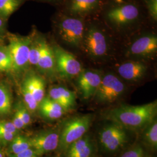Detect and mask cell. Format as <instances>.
<instances>
[{
  "label": "cell",
  "instance_id": "cell-1",
  "mask_svg": "<svg viewBox=\"0 0 157 157\" xmlns=\"http://www.w3.org/2000/svg\"><path fill=\"white\" fill-rule=\"evenodd\" d=\"M157 101L140 105H121L109 110L105 115L111 122L125 129L139 131L156 119Z\"/></svg>",
  "mask_w": 157,
  "mask_h": 157
},
{
  "label": "cell",
  "instance_id": "cell-2",
  "mask_svg": "<svg viewBox=\"0 0 157 157\" xmlns=\"http://www.w3.org/2000/svg\"><path fill=\"white\" fill-rule=\"evenodd\" d=\"M92 119L91 115L86 114L67 121L59 130V141L58 148L63 152L75 141L83 137L90 129Z\"/></svg>",
  "mask_w": 157,
  "mask_h": 157
},
{
  "label": "cell",
  "instance_id": "cell-3",
  "mask_svg": "<svg viewBox=\"0 0 157 157\" xmlns=\"http://www.w3.org/2000/svg\"><path fill=\"white\" fill-rule=\"evenodd\" d=\"M33 39L30 36L12 35L7 45L10 51L12 61V71L17 75L23 72L28 67L29 51Z\"/></svg>",
  "mask_w": 157,
  "mask_h": 157
},
{
  "label": "cell",
  "instance_id": "cell-4",
  "mask_svg": "<svg viewBox=\"0 0 157 157\" xmlns=\"http://www.w3.org/2000/svg\"><path fill=\"white\" fill-rule=\"evenodd\" d=\"M126 129L118 124H107L100 130L98 139L101 147L108 152L113 153L120 150L127 143Z\"/></svg>",
  "mask_w": 157,
  "mask_h": 157
},
{
  "label": "cell",
  "instance_id": "cell-5",
  "mask_svg": "<svg viewBox=\"0 0 157 157\" xmlns=\"http://www.w3.org/2000/svg\"><path fill=\"white\" fill-rule=\"evenodd\" d=\"M58 33L65 44L79 47L82 46L85 34L84 23L78 17H65L58 25Z\"/></svg>",
  "mask_w": 157,
  "mask_h": 157
},
{
  "label": "cell",
  "instance_id": "cell-6",
  "mask_svg": "<svg viewBox=\"0 0 157 157\" xmlns=\"http://www.w3.org/2000/svg\"><path fill=\"white\" fill-rule=\"evenodd\" d=\"M52 48L56 61V67L59 75L65 78L78 76L82 72L81 63L72 54L59 46Z\"/></svg>",
  "mask_w": 157,
  "mask_h": 157
},
{
  "label": "cell",
  "instance_id": "cell-7",
  "mask_svg": "<svg viewBox=\"0 0 157 157\" xmlns=\"http://www.w3.org/2000/svg\"><path fill=\"white\" fill-rule=\"evenodd\" d=\"M124 91V86L121 80L113 75L108 74L101 79L94 97L100 103L109 104L117 100Z\"/></svg>",
  "mask_w": 157,
  "mask_h": 157
},
{
  "label": "cell",
  "instance_id": "cell-8",
  "mask_svg": "<svg viewBox=\"0 0 157 157\" xmlns=\"http://www.w3.org/2000/svg\"><path fill=\"white\" fill-rule=\"evenodd\" d=\"M82 46L89 56L100 59L105 56L108 50L107 38L104 33L95 26H92L84 34Z\"/></svg>",
  "mask_w": 157,
  "mask_h": 157
},
{
  "label": "cell",
  "instance_id": "cell-9",
  "mask_svg": "<svg viewBox=\"0 0 157 157\" xmlns=\"http://www.w3.org/2000/svg\"><path fill=\"white\" fill-rule=\"evenodd\" d=\"M30 147L39 157L56 150L59 141V130L50 129L40 131L29 137Z\"/></svg>",
  "mask_w": 157,
  "mask_h": 157
},
{
  "label": "cell",
  "instance_id": "cell-10",
  "mask_svg": "<svg viewBox=\"0 0 157 157\" xmlns=\"http://www.w3.org/2000/svg\"><path fill=\"white\" fill-rule=\"evenodd\" d=\"M139 16L138 8L133 4L117 6L107 12V19L116 26H124L135 21Z\"/></svg>",
  "mask_w": 157,
  "mask_h": 157
},
{
  "label": "cell",
  "instance_id": "cell-11",
  "mask_svg": "<svg viewBox=\"0 0 157 157\" xmlns=\"http://www.w3.org/2000/svg\"><path fill=\"white\" fill-rule=\"evenodd\" d=\"M78 78V87L82 97L87 100L94 97L101 83L100 73L93 71H82Z\"/></svg>",
  "mask_w": 157,
  "mask_h": 157
},
{
  "label": "cell",
  "instance_id": "cell-12",
  "mask_svg": "<svg viewBox=\"0 0 157 157\" xmlns=\"http://www.w3.org/2000/svg\"><path fill=\"white\" fill-rule=\"evenodd\" d=\"M157 50V37L154 35L145 36L136 40L129 48L131 55L138 56H150Z\"/></svg>",
  "mask_w": 157,
  "mask_h": 157
},
{
  "label": "cell",
  "instance_id": "cell-13",
  "mask_svg": "<svg viewBox=\"0 0 157 157\" xmlns=\"http://www.w3.org/2000/svg\"><path fill=\"white\" fill-rule=\"evenodd\" d=\"M48 97L60 105L66 112L75 107L76 95L75 93L65 87H52L49 90Z\"/></svg>",
  "mask_w": 157,
  "mask_h": 157
},
{
  "label": "cell",
  "instance_id": "cell-14",
  "mask_svg": "<svg viewBox=\"0 0 157 157\" xmlns=\"http://www.w3.org/2000/svg\"><path fill=\"white\" fill-rule=\"evenodd\" d=\"M65 157H91L94 152V146L89 136L75 141L63 152Z\"/></svg>",
  "mask_w": 157,
  "mask_h": 157
},
{
  "label": "cell",
  "instance_id": "cell-15",
  "mask_svg": "<svg viewBox=\"0 0 157 157\" xmlns=\"http://www.w3.org/2000/svg\"><path fill=\"white\" fill-rule=\"evenodd\" d=\"M147 67L142 62L128 61L118 67V73L122 78L129 81H137L146 74Z\"/></svg>",
  "mask_w": 157,
  "mask_h": 157
},
{
  "label": "cell",
  "instance_id": "cell-16",
  "mask_svg": "<svg viewBox=\"0 0 157 157\" xmlns=\"http://www.w3.org/2000/svg\"><path fill=\"white\" fill-rule=\"evenodd\" d=\"M102 0H69L67 10L73 16H84L95 11Z\"/></svg>",
  "mask_w": 157,
  "mask_h": 157
},
{
  "label": "cell",
  "instance_id": "cell-17",
  "mask_svg": "<svg viewBox=\"0 0 157 157\" xmlns=\"http://www.w3.org/2000/svg\"><path fill=\"white\" fill-rule=\"evenodd\" d=\"M38 109L43 118L54 121L61 118L66 111L60 105L50 97H44L39 104Z\"/></svg>",
  "mask_w": 157,
  "mask_h": 157
},
{
  "label": "cell",
  "instance_id": "cell-18",
  "mask_svg": "<svg viewBox=\"0 0 157 157\" xmlns=\"http://www.w3.org/2000/svg\"><path fill=\"white\" fill-rule=\"evenodd\" d=\"M37 67L40 71L46 75H51L56 67V61L52 48L43 40Z\"/></svg>",
  "mask_w": 157,
  "mask_h": 157
},
{
  "label": "cell",
  "instance_id": "cell-19",
  "mask_svg": "<svg viewBox=\"0 0 157 157\" xmlns=\"http://www.w3.org/2000/svg\"><path fill=\"white\" fill-rule=\"evenodd\" d=\"M28 86L36 100L40 102L45 97V82L41 76L36 74L28 75L23 81Z\"/></svg>",
  "mask_w": 157,
  "mask_h": 157
},
{
  "label": "cell",
  "instance_id": "cell-20",
  "mask_svg": "<svg viewBox=\"0 0 157 157\" xmlns=\"http://www.w3.org/2000/svg\"><path fill=\"white\" fill-rule=\"evenodd\" d=\"M12 110V95L10 87L4 83H0V118H5Z\"/></svg>",
  "mask_w": 157,
  "mask_h": 157
},
{
  "label": "cell",
  "instance_id": "cell-21",
  "mask_svg": "<svg viewBox=\"0 0 157 157\" xmlns=\"http://www.w3.org/2000/svg\"><path fill=\"white\" fill-rule=\"evenodd\" d=\"M7 155L16 154L31 148L29 137L17 134L6 147Z\"/></svg>",
  "mask_w": 157,
  "mask_h": 157
},
{
  "label": "cell",
  "instance_id": "cell-22",
  "mask_svg": "<svg viewBox=\"0 0 157 157\" xmlns=\"http://www.w3.org/2000/svg\"><path fill=\"white\" fill-rule=\"evenodd\" d=\"M143 130V140L147 146L153 150L157 148V121L155 119Z\"/></svg>",
  "mask_w": 157,
  "mask_h": 157
},
{
  "label": "cell",
  "instance_id": "cell-23",
  "mask_svg": "<svg viewBox=\"0 0 157 157\" xmlns=\"http://www.w3.org/2000/svg\"><path fill=\"white\" fill-rule=\"evenodd\" d=\"M25 0H0V16L8 19Z\"/></svg>",
  "mask_w": 157,
  "mask_h": 157
},
{
  "label": "cell",
  "instance_id": "cell-24",
  "mask_svg": "<svg viewBox=\"0 0 157 157\" xmlns=\"http://www.w3.org/2000/svg\"><path fill=\"white\" fill-rule=\"evenodd\" d=\"M21 91L23 98V104L28 108L30 113H34L38 109L39 103L36 100L28 86L23 82L21 84Z\"/></svg>",
  "mask_w": 157,
  "mask_h": 157
},
{
  "label": "cell",
  "instance_id": "cell-25",
  "mask_svg": "<svg viewBox=\"0 0 157 157\" xmlns=\"http://www.w3.org/2000/svg\"><path fill=\"white\" fill-rule=\"evenodd\" d=\"M12 61L8 46H0V72L12 71Z\"/></svg>",
  "mask_w": 157,
  "mask_h": 157
},
{
  "label": "cell",
  "instance_id": "cell-26",
  "mask_svg": "<svg viewBox=\"0 0 157 157\" xmlns=\"http://www.w3.org/2000/svg\"><path fill=\"white\" fill-rule=\"evenodd\" d=\"M43 40H33L31 43L29 56V65L37 67L40 55Z\"/></svg>",
  "mask_w": 157,
  "mask_h": 157
},
{
  "label": "cell",
  "instance_id": "cell-27",
  "mask_svg": "<svg viewBox=\"0 0 157 157\" xmlns=\"http://www.w3.org/2000/svg\"><path fill=\"white\" fill-rule=\"evenodd\" d=\"M16 111L19 114L21 118H22L23 122L25 125V127L29 126L31 123V113L29 112L28 108L25 105L23 102L17 103L16 107Z\"/></svg>",
  "mask_w": 157,
  "mask_h": 157
},
{
  "label": "cell",
  "instance_id": "cell-28",
  "mask_svg": "<svg viewBox=\"0 0 157 157\" xmlns=\"http://www.w3.org/2000/svg\"><path fill=\"white\" fill-rule=\"evenodd\" d=\"M120 157H146V155L143 148L137 145L126 151Z\"/></svg>",
  "mask_w": 157,
  "mask_h": 157
},
{
  "label": "cell",
  "instance_id": "cell-29",
  "mask_svg": "<svg viewBox=\"0 0 157 157\" xmlns=\"http://www.w3.org/2000/svg\"><path fill=\"white\" fill-rule=\"evenodd\" d=\"M16 135H17L0 129V145L6 147Z\"/></svg>",
  "mask_w": 157,
  "mask_h": 157
},
{
  "label": "cell",
  "instance_id": "cell-30",
  "mask_svg": "<svg viewBox=\"0 0 157 157\" xmlns=\"http://www.w3.org/2000/svg\"><path fill=\"white\" fill-rule=\"evenodd\" d=\"M0 129L7 132H10L16 135L19 134V130L17 129V128L12 122V121H0Z\"/></svg>",
  "mask_w": 157,
  "mask_h": 157
},
{
  "label": "cell",
  "instance_id": "cell-31",
  "mask_svg": "<svg viewBox=\"0 0 157 157\" xmlns=\"http://www.w3.org/2000/svg\"><path fill=\"white\" fill-rule=\"evenodd\" d=\"M147 6L150 14L154 20L157 21V0H147Z\"/></svg>",
  "mask_w": 157,
  "mask_h": 157
},
{
  "label": "cell",
  "instance_id": "cell-32",
  "mask_svg": "<svg viewBox=\"0 0 157 157\" xmlns=\"http://www.w3.org/2000/svg\"><path fill=\"white\" fill-rule=\"evenodd\" d=\"M8 157H39L32 148L16 154H8Z\"/></svg>",
  "mask_w": 157,
  "mask_h": 157
},
{
  "label": "cell",
  "instance_id": "cell-33",
  "mask_svg": "<svg viewBox=\"0 0 157 157\" xmlns=\"http://www.w3.org/2000/svg\"><path fill=\"white\" fill-rule=\"evenodd\" d=\"M11 121L18 130H21L22 129H24L25 128H26L25 124L23 122L22 118H21L19 114L18 113V112H17V111H15V112L12 119Z\"/></svg>",
  "mask_w": 157,
  "mask_h": 157
},
{
  "label": "cell",
  "instance_id": "cell-34",
  "mask_svg": "<svg viewBox=\"0 0 157 157\" xmlns=\"http://www.w3.org/2000/svg\"><path fill=\"white\" fill-rule=\"evenodd\" d=\"M6 20V18L0 16V37L5 33Z\"/></svg>",
  "mask_w": 157,
  "mask_h": 157
},
{
  "label": "cell",
  "instance_id": "cell-35",
  "mask_svg": "<svg viewBox=\"0 0 157 157\" xmlns=\"http://www.w3.org/2000/svg\"><path fill=\"white\" fill-rule=\"evenodd\" d=\"M0 157H5L4 152L1 149H0Z\"/></svg>",
  "mask_w": 157,
  "mask_h": 157
},
{
  "label": "cell",
  "instance_id": "cell-36",
  "mask_svg": "<svg viewBox=\"0 0 157 157\" xmlns=\"http://www.w3.org/2000/svg\"><path fill=\"white\" fill-rule=\"evenodd\" d=\"M41 1H45V2H55V1H58V0H41Z\"/></svg>",
  "mask_w": 157,
  "mask_h": 157
},
{
  "label": "cell",
  "instance_id": "cell-37",
  "mask_svg": "<svg viewBox=\"0 0 157 157\" xmlns=\"http://www.w3.org/2000/svg\"></svg>",
  "mask_w": 157,
  "mask_h": 157
}]
</instances>
